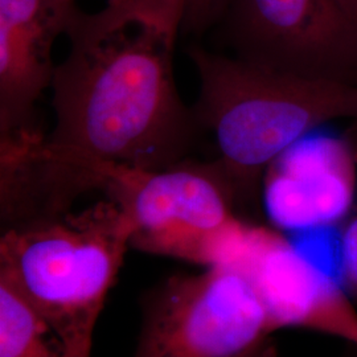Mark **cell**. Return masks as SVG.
<instances>
[{"mask_svg":"<svg viewBox=\"0 0 357 357\" xmlns=\"http://www.w3.org/2000/svg\"><path fill=\"white\" fill-rule=\"evenodd\" d=\"M181 29L192 33H203L222 19L228 0H181Z\"/></svg>","mask_w":357,"mask_h":357,"instance_id":"cell-11","label":"cell"},{"mask_svg":"<svg viewBox=\"0 0 357 357\" xmlns=\"http://www.w3.org/2000/svg\"><path fill=\"white\" fill-rule=\"evenodd\" d=\"M0 357H61L45 323L4 281H0Z\"/></svg>","mask_w":357,"mask_h":357,"instance_id":"cell-9","label":"cell"},{"mask_svg":"<svg viewBox=\"0 0 357 357\" xmlns=\"http://www.w3.org/2000/svg\"><path fill=\"white\" fill-rule=\"evenodd\" d=\"M222 17L238 59L357 84V23L339 0H228Z\"/></svg>","mask_w":357,"mask_h":357,"instance_id":"cell-6","label":"cell"},{"mask_svg":"<svg viewBox=\"0 0 357 357\" xmlns=\"http://www.w3.org/2000/svg\"><path fill=\"white\" fill-rule=\"evenodd\" d=\"M114 10L144 11L158 13L178 20L181 26L183 4L181 0H107V6Z\"/></svg>","mask_w":357,"mask_h":357,"instance_id":"cell-12","label":"cell"},{"mask_svg":"<svg viewBox=\"0 0 357 357\" xmlns=\"http://www.w3.org/2000/svg\"><path fill=\"white\" fill-rule=\"evenodd\" d=\"M340 283L347 294L357 301V206L339 224Z\"/></svg>","mask_w":357,"mask_h":357,"instance_id":"cell-10","label":"cell"},{"mask_svg":"<svg viewBox=\"0 0 357 357\" xmlns=\"http://www.w3.org/2000/svg\"><path fill=\"white\" fill-rule=\"evenodd\" d=\"M89 166L100 191L128 217L131 249L209 268L234 261L248 243L252 229L215 163Z\"/></svg>","mask_w":357,"mask_h":357,"instance_id":"cell-4","label":"cell"},{"mask_svg":"<svg viewBox=\"0 0 357 357\" xmlns=\"http://www.w3.org/2000/svg\"><path fill=\"white\" fill-rule=\"evenodd\" d=\"M180 29L158 13L77 10L52 79L54 128L44 146L54 162L85 172L88 163L162 169L184 160L200 128L174 75Z\"/></svg>","mask_w":357,"mask_h":357,"instance_id":"cell-1","label":"cell"},{"mask_svg":"<svg viewBox=\"0 0 357 357\" xmlns=\"http://www.w3.org/2000/svg\"><path fill=\"white\" fill-rule=\"evenodd\" d=\"M345 13H348L357 23V0H339Z\"/></svg>","mask_w":357,"mask_h":357,"instance_id":"cell-13","label":"cell"},{"mask_svg":"<svg viewBox=\"0 0 357 357\" xmlns=\"http://www.w3.org/2000/svg\"><path fill=\"white\" fill-rule=\"evenodd\" d=\"M200 79L193 113L215 141L213 162L238 212H257L284 153L335 121H357V84L302 76L236 56L188 50Z\"/></svg>","mask_w":357,"mask_h":357,"instance_id":"cell-2","label":"cell"},{"mask_svg":"<svg viewBox=\"0 0 357 357\" xmlns=\"http://www.w3.org/2000/svg\"><path fill=\"white\" fill-rule=\"evenodd\" d=\"M277 331L248 268L220 264L143 295L132 357H277Z\"/></svg>","mask_w":357,"mask_h":357,"instance_id":"cell-5","label":"cell"},{"mask_svg":"<svg viewBox=\"0 0 357 357\" xmlns=\"http://www.w3.org/2000/svg\"><path fill=\"white\" fill-rule=\"evenodd\" d=\"M77 10L75 0H0V135L35 128V103L56 70L54 41Z\"/></svg>","mask_w":357,"mask_h":357,"instance_id":"cell-8","label":"cell"},{"mask_svg":"<svg viewBox=\"0 0 357 357\" xmlns=\"http://www.w3.org/2000/svg\"><path fill=\"white\" fill-rule=\"evenodd\" d=\"M130 243L128 217L106 199L1 231L0 281L45 323L61 357H93L94 330Z\"/></svg>","mask_w":357,"mask_h":357,"instance_id":"cell-3","label":"cell"},{"mask_svg":"<svg viewBox=\"0 0 357 357\" xmlns=\"http://www.w3.org/2000/svg\"><path fill=\"white\" fill-rule=\"evenodd\" d=\"M238 262L250 273L277 330L302 328L357 347L355 301L283 240L253 230Z\"/></svg>","mask_w":357,"mask_h":357,"instance_id":"cell-7","label":"cell"}]
</instances>
